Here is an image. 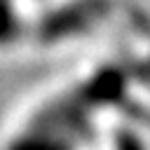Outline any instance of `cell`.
I'll return each instance as SVG.
<instances>
[{
    "label": "cell",
    "mask_w": 150,
    "mask_h": 150,
    "mask_svg": "<svg viewBox=\"0 0 150 150\" xmlns=\"http://www.w3.org/2000/svg\"><path fill=\"white\" fill-rule=\"evenodd\" d=\"M103 12V2L101 0H87V2H77L70 5L66 9H59L56 14H52V19L47 21V26H42V38H61L63 33L70 30H80L87 28L91 19H96V14Z\"/></svg>",
    "instance_id": "obj_1"
},
{
    "label": "cell",
    "mask_w": 150,
    "mask_h": 150,
    "mask_svg": "<svg viewBox=\"0 0 150 150\" xmlns=\"http://www.w3.org/2000/svg\"><path fill=\"white\" fill-rule=\"evenodd\" d=\"M7 150H75V138L56 129L30 124V129L14 138Z\"/></svg>",
    "instance_id": "obj_2"
},
{
    "label": "cell",
    "mask_w": 150,
    "mask_h": 150,
    "mask_svg": "<svg viewBox=\"0 0 150 150\" xmlns=\"http://www.w3.org/2000/svg\"><path fill=\"white\" fill-rule=\"evenodd\" d=\"M19 21L14 12V0H0V45L16 38Z\"/></svg>",
    "instance_id": "obj_3"
},
{
    "label": "cell",
    "mask_w": 150,
    "mask_h": 150,
    "mask_svg": "<svg viewBox=\"0 0 150 150\" xmlns=\"http://www.w3.org/2000/svg\"><path fill=\"white\" fill-rule=\"evenodd\" d=\"M115 150H145V145H143L138 134H134V131H117Z\"/></svg>",
    "instance_id": "obj_4"
}]
</instances>
